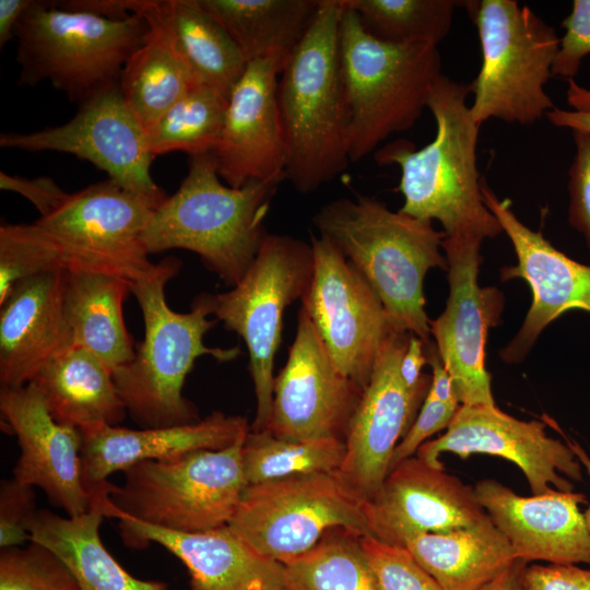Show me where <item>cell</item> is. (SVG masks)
<instances>
[{"label": "cell", "instance_id": "obj_1", "mask_svg": "<svg viewBox=\"0 0 590 590\" xmlns=\"http://www.w3.org/2000/svg\"><path fill=\"white\" fill-rule=\"evenodd\" d=\"M470 84L440 74L430 90L427 108L436 123L432 142L415 150L397 140L378 150L380 165H398V190L404 197L399 210L411 216L438 221L446 237L494 238L503 228L486 206L476 164L481 125L472 117L467 98Z\"/></svg>", "mask_w": 590, "mask_h": 590}, {"label": "cell", "instance_id": "obj_2", "mask_svg": "<svg viewBox=\"0 0 590 590\" xmlns=\"http://www.w3.org/2000/svg\"><path fill=\"white\" fill-rule=\"evenodd\" d=\"M341 0H319L278 82L287 148L286 179L302 193L332 181L350 164V110L342 76Z\"/></svg>", "mask_w": 590, "mask_h": 590}, {"label": "cell", "instance_id": "obj_3", "mask_svg": "<svg viewBox=\"0 0 590 590\" xmlns=\"http://www.w3.org/2000/svg\"><path fill=\"white\" fill-rule=\"evenodd\" d=\"M312 223L367 280L394 327L429 344L423 285L430 269L448 270L445 233L363 194L326 203Z\"/></svg>", "mask_w": 590, "mask_h": 590}, {"label": "cell", "instance_id": "obj_4", "mask_svg": "<svg viewBox=\"0 0 590 590\" xmlns=\"http://www.w3.org/2000/svg\"><path fill=\"white\" fill-rule=\"evenodd\" d=\"M180 269L174 257L160 262L150 278L131 283L144 321V339L133 358L114 371L118 394L132 420L143 428L167 427L199 421L196 406L182 396L186 377L197 358L235 359L240 349L209 347L203 337L216 323L210 319L205 294L198 295L188 312L173 310L165 297L166 283Z\"/></svg>", "mask_w": 590, "mask_h": 590}, {"label": "cell", "instance_id": "obj_5", "mask_svg": "<svg viewBox=\"0 0 590 590\" xmlns=\"http://www.w3.org/2000/svg\"><path fill=\"white\" fill-rule=\"evenodd\" d=\"M220 179L211 153L190 156L187 176L154 211L142 243L149 255L192 251L233 287L268 235L263 223L278 185L251 180L233 188Z\"/></svg>", "mask_w": 590, "mask_h": 590}, {"label": "cell", "instance_id": "obj_6", "mask_svg": "<svg viewBox=\"0 0 590 590\" xmlns=\"http://www.w3.org/2000/svg\"><path fill=\"white\" fill-rule=\"evenodd\" d=\"M342 7L339 48L350 110L349 152L350 161L358 162L390 134L415 125L441 62L437 46L380 40Z\"/></svg>", "mask_w": 590, "mask_h": 590}, {"label": "cell", "instance_id": "obj_7", "mask_svg": "<svg viewBox=\"0 0 590 590\" xmlns=\"http://www.w3.org/2000/svg\"><path fill=\"white\" fill-rule=\"evenodd\" d=\"M148 31V21L135 13L115 20L32 0L14 30L19 84L34 86L47 80L80 104L119 82Z\"/></svg>", "mask_w": 590, "mask_h": 590}, {"label": "cell", "instance_id": "obj_8", "mask_svg": "<svg viewBox=\"0 0 590 590\" xmlns=\"http://www.w3.org/2000/svg\"><path fill=\"white\" fill-rule=\"evenodd\" d=\"M245 438L221 450L135 463L123 471V483L94 505L104 517L127 516L170 531L191 533L226 526L247 486Z\"/></svg>", "mask_w": 590, "mask_h": 590}, {"label": "cell", "instance_id": "obj_9", "mask_svg": "<svg viewBox=\"0 0 590 590\" xmlns=\"http://www.w3.org/2000/svg\"><path fill=\"white\" fill-rule=\"evenodd\" d=\"M477 28L482 64L470 84V111L528 126L555 108L545 91L559 48L555 30L516 0L464 1Z\"/></svg>", "mask_w": 590, "mask_h": 590}, {"label": "cell", "instance_id": "obj_10", "mask_svg": "<svg viewBox=\"0 0 590 590\" xmlns=\"http://www.w3.org/2000/svg\"><path fill=\"white\" fill-rule=\"evenodd\" d=\"M312 273L310 244L268 233L250 268L235 286L219 294L204 293L211 316L236 332L247 346L257 401L250 430L268 427L283 314L305 295Z\"/></svg>", "mask_w": 590, "mask_h": 590}, {"label": "cell", "instance_id": "obj_11", "mask_svg": "<svg viewBox=\"0 0 590 590\" xmlns=\"http://www.w3.org/2000/svg\"><path fill=\"white\" fill-rule=\"evenodd\" d=\"M228 526L259 554L283 565L310 551L333 528L369 535L362 503L334 473L247 485Z\"/></svg>", "mask_w": 590, "mask_h": 590}, {"label": "cell", "instance_id": "obj_12", "mask_svg": "<svg viewBox=\"0 0 590 590\" xmlns=\"http://www.w3.org/2000/svg\"><path fill=\"white\" fill-rule=\"evenodd\" d=\"M157 209L114 179L69 193L63 203L35 223L61 246L67 271L116 276L130 284L160 267L149 259L142 235Z\"/></svg>", "mask_w": 590, "mask_h": 590}, {"label": "cell", "instance_id": "obj_13", "mask_svg": "<svg viewBox=\"0 0 590 590\" xmlns=\"http://www.w3.org/2000/svg\"><path fill=\"white\" fill-rule=\"evenodd\" d=\"M310 238L314 273L302 306L334 366L364 389L382 344L399 329L367 280L343 253L321 236Z\"/></svg>", "mask_w": 590, "mask_h": 590}, {"label": "cell", "instance_id": "obj_14", "mask_svg": "<svg viewBox=\"0 0 590 590\" xmlns=\"http://www.w3.org/2000/svg\"><path fill=\"white\" fill-rule=\"evenodd\" d=\"M0 146L26 152L55 151L88 161L121 186L153 202L166 199L151 176L146 130L119 87L108 85L80 103L68 122L28 133H1Z\"/></svg>", "mask_w": 590, "mask_h": 590}, {"label": "cell", "instance_id": "obj_15", "mask_svg": "<svg viewBox=\"0 0 590 590\" xmlns=\"http://www.w3.org/2000/svg\"><path fill=\"white\" fill-rule=\"evenodd\" d=\"M482 243L471 236L442 240L449 296L444 311L429 322L430 335L452 378L460 405L496 404L485 368V344L489 329L500 319L504 296L496 287L479 284Z\"/></svg>", "mask_w": 590, "mask_h": 590}, {"label": "cell", "instance_id": "obj_16", "mask_svg": "<svg viewBox=\"0 0 590 590\" xmlns=\"http://www.w3.org/2000/svg\"><path fill=\"white\" fill-rule=\"evenodd\" d=\"M546 423L516 418L489 404L460 405L446 432L424 442L416 457L442 469L441 453L461 459L489 455L516 464L532 495L550 489L573 491L582 480L583 468L565 441L547 435Z\"/></svg>", "mask_w": 590, "mask_h": 590}, {"label": "cell", "instance_id": "obj_17", "mask_svg": "<svg viewBox=\"0 0 590 590\" xmlns=\"http://www.w3.org/2000/svg\"><path fill=\"white\" fill-rule=\"evenodd\" d=\"M409 337L410 332L396 330L382 344L344 437L345 456L334 475L362 504L379 489L398 444L426 398L409 392L400 377Z\"/></svg>", "mask_w": 590, "mask_h": 590}, {"label": "cell", "instance_id": "obj_18", "mask_svg": "<svg viewBox=\"0 0 590 590\" xmlns=\"http://www.w3.org/2000/svg\"><path fill=\"white\" fill-rule=\"evenodd\" d=\"M297 320L286 364L274 378L267 430L287 440L344 439L364 389L334 366L303 306Z\"/></svg>", "mask_w": 590, "mask_h": 590}, {"label": "cell", "instance_id": "obj_19", "mask_svg": "<svg viewBox=\"0 0 590 590\" xmlns=\"http://www.w3.org/2000/svg\"><path fill=\"white\" fill-rule=\"evenodd\" d=\"M362 506L369 535L400 546L413 535L448 533L489 519L474 486L416 456L393 465Z\"/></svg>", "mask_w": 590, "mask_h": 590}, {"label": "cell", "instance_id": "obj_20", "mask_svg": "<svg viewBox=\"0 0 590 590\" xmlns=\"http://www.w3.org/2000/svg\"><path fill=\"white\" fill-rule=\"evenodd\" d=\"M482 194L517 256V264L500 270L502 279H521L532 292V303L521 328L499 352L504 362L519 363L541 332L563 314L573 309L590 312V266L567 257L541 232L526 226L511 210L509 200L498 199L485 181Z\"/></svg>", "mask_w": 590, "mask_h": 590}, {"label": "cell", "instance_id": "obj_21", "mask_svg": "<svg viewBox=\"0 0 590 590\" xmlns=\"http://www.w3.org/2000/svg\"><path fill=\"white\" fill-rule=\"evenodd\" d=\"M283 66L279 58L248 62L231 93L220 141L211 153L229 187L251 180L279 186L286 179L287 148L278 104Z\"/></svg>", "mask_w": 590, "mask_h": 590}, {"label": "cell", "instance_id": "obj_22", "mask_svg": "<svg viewBox=\"0 0 590 590\" xmlns=\"http://www.w3.org/2000/svg\"><path fill=\"white\" fill-rule=\"evenodd\" d=\"M0 412L20 447L13 477L42 488L49 502L67 516L87 512L92 495L82 473L80 430L55 421L32 382L16 388L1 387Z\"/></svg>", "mask_w": 590, "mask_h": 590}, {"label": "cell", "instance_id": "obj_23", "mask_svg": "<svg viewBox=\"0 0 590 590\" xmlns=\"http://www.w3.org/2000/svg\"><path fill=\"white\" fill-rule=\"evenodd\" d=\"M474 492L517 559L590 565V534L580 510L583 494L550 489L521 496L493 479L479 481Z\"/></svg>", "mask_w": 590, "mask_h": 590}, {"label": "cell", "instance_id": "obj_24", "mask_svg": "<svg viewBox=\"0 0 590 590\" xmlns=\"http://www.w3.org/2000/svg\"><path fill=\"white\" fill-rule=\"evenodd\" d=\"M116 519L126 546L141 550L154 542L180 559L192 590H285L284 565L259 554L228 524L189 533Z\"/></svg>", "mask_w": 590, "mask_h": 590}, {"label": "cell", "instance_id": "obj_25", "mask_svg": "<svg viewBox=\"0 0 590 590\" xmlns=\"http://www.w3.org/2000/svg\"><path fill=\"white\" fill-rule=\"evenodd\" d=\"M246 417L214 411L197 422L167 427L130 429L97 425L80 429L84 483L91 488L131 465L167 460L197 450H221L246 437Z\"/></svg>", "mask_w": 590, "mask_h": 590}, {"label": "cell", "instance_id": "obj_26", "mask_svg": "<svg viewBox=\"0 0 590 590\" xmlns=\"http://www.w3.org/2000/svg\"><path fill=\"white\" fill-rule=\"evenodd\" d=\"M66 270L17 284L0 310V384H28L52 358L73 346L63 309Z\"/></svg>", "mask_w": 590, "mask_h": 590}, {"label": "cell", "instance_id": "obj_27", "mask_svg": "<svg viewBox=\"0 0 590 590\" xmlns=\"http://www.w3.org/2000/svg\"><path fill=\"white\" fill-rule=\"evenodd\" d=\"M132 12L144 17L149 31L125 63L119 87L125 102L148 131L198 82L153 0H132Z\"/></svg>", "mask_w": 590, "mask_h": 590}, {"label": "cell", "instance_id": "obj_28", "mask_svg": "<svg viewBox=\"0 0 590 590\" xmlns=\"http://www.w3.org/2000/svg\"><path fill=\"white\" fill-rule=\"evenodd\" d=\"M30 382L39 390L55 421L79 430L116 426L127 414L113 373L81 347L72 346L52 358Z\"/></svg>", "mask_w": 590, "mask_h": 590}, {"label": "cell", "instance_id": "obj_29", "mask_svg": "<svg viewBox=\"0 0 590 590\" xmlns=\"http://www.w3.org/2000/svg\"><path fill=\"white\" fill-rule=\"evenodd\" d=\"M404 546L444 590H487L518 560L491 518L448 533L413 535Z\"/></svg>", "mask_w": 590, "mask_h": 590}, {"label": "cell", "instance_id": "obj_30", "mask_svg": "<svg viewBox=\"0 0 590 590\" xmlns=\"http://www.w3.org/2000/svg\"><path fill=\"white\" fill-rule=\"evenodd\" d=\"M104 515L94 505L76 517L37 509L27 523L31 541L51 551L69 569L80 590H167V583L129 574L104 546Z\"/></svg>", "mask_w": 590, "mask_h": 590}, {"label": "cell", "instance_id": "obj_31", "mask_svg": "<svg viewBox=\"0 0 590 590\" xmlns=\"http://www.w3.org/2000/svg\"><path fill=\"white\" fill-rule=\"evenodd\" d=\"M130 285L105 274L67 270L64 273L63 309L73 346L93 353L113 374L128 364L135 352L122 315Z\"/></svg>", "mask_w": 590, "mask_h": 590}, {"label": "cell", "instance_id": "obj_32", "mask_svg": "<svg viewBox=\"0 0 590 590\" xmlns=\"http://www.w3.org/2000/svg\"><path fill=\"white\" fill-rule=\"evenodd\" d=\"M227 32L247 62L286 61L310 25L319 0H198Z\"/></svg>", "mask_w": 590, "mask_h": 590}, {"label": "cell", "instance_id": "obj_33", "mask_svg": "<svg viewBox=\"0 0 590 590\" xmlns=\"http://www.w3.org/2000/svg\"><path fill=\"white\" fill-rule=\"evenodd\" d=\"M153 3L198 82L229 98L248 62L223 26L198 0Z\"/></svg>", "mask_w": 590, "mask_h": 590}, {"label": "cell", "instance_id": "obj_34", "mask_svg": "<svg viewBox=\"0 0 590 590\" xmlns=\"http://www.w3.org/2000/svg\"><path fill=\"white\" fill-rule=\"evenodd\" d=\"M358 532L333 528L284 565L285 590H377Z\"/></svg>", "mask_w": 590, "mask_h": 590}, {"label": "cell", "instance_id": "obj_35", "mask_svg": "<svg viewBox=\"0 0 590 590\" xmlns=\"http://www.w3.org/2000/svg\"><path fill=\"white\" fill-rule=\"evenodd\" d=\"M346 451L337 437L303 440L282 439L269 430H249L243 445V465L247 485L294 475L335 473Z\"/></svg>", "mask_w": 590, "mask_h": 590}, {"label": "cell", "instance_id": "obj_36", "mask_svg": "<svg viewBox=\"0 0 590 590\" xmlns=\"http://www.w3.org/2000/svg\"><path fill=\"white\" fill-rule=\"evenodd\" d=\"M227 103L228 98L215 88L194 86L146 131L152 155L212 153L220 141Z\"/></svg>", "mask_w": 590, "mask_h": 590}, {"label": "cell", "instance_id": "obj_37", "mask_svg": "<svg viewBox=\"0 0 590 590\" xmlns=\"http://www.w3.org/2000/svg\"><path fill=\"white\" fill-rule=\"evenodd\" d=\"M374 37L393 44H438L449 34L455 0H342Z\"/></svg>", "mask_w": 590, "mask_h": 590}, {"label": "cell", "instance_id": "obj_38", "mask_svg": "<svg viewBox=\"0 0 590 590\" xmlns=\"http://www.w3.org/2000/svg\"><path fill=\"white\" fill-rule=\"evenodd\" d=\"M61 269V246L45 228L35 222L0 225V306L21 282Z\"/></svg>", "mask_w": 590, "mask_h": 590}, {"label": "cell", "instance_id": "obj_39", "mask_svg": "<svg viewBox=\"0 0 590 590\" xmlns=\"http://www.w3.org/2000/svg\"><path fill=\"white\" fill-rule=\"evenodd\" d=\"M0 590H80L66 565L47 547L30 541L25 547L0 552Z\"/></svg>", "mask_w": 590, "mask_h": 590}, {"label": "cell", "instance_id": "obj_40", "mask_svg": "<svg viewBox=\"0 0 590 590\" xmlns=\"http://www.w3.org/2000/svg\"><path fill=\"white\" fill-rule=\"evenodd\" d=\"M361 545L377 590H444L405 546L388 544L371 535H362Z\"/></svg>", "mask_w": 590, "mask_h": 590}, {"label": "cell", "instance_id": "obj_41", "mask_svg": "<svg viewBox=\"0 0 590 590\" xmlns=\"http://www.w3.org/2000/svg\"><path fill=\"white\" fill-rule=\"evenodd\" d=\"M575 154L568 169V222L590 249V133L573 131Z\"/></svg>", "mask_w": 590, "mask_h": 590}, {"label": "cell", "instance_id": "obj_42", "mask_svg": "<svg viewBox=\"0 0 590 590\" xmlns=\"http://www.w3.org/2000/svg\"><path fill=\"white\" fill-rule=\"evenodd\" d=\"M34 487L14 477L0 485V547H13L31 541L27 523L36 512Z\"/></svg>", "mask_w": 590, "mask_h": 590}, {"label": "cell", "instance_id": "obj_43", "mask_svg": "<svg viewBox=\"0 0 590 590\" xmlns=\"http://www.w3.org/2000/svg\"><path fill=\"white\" fill-rule=\"evenodd\" d=\"M564 35L552 73L575 80L582 60L590 55V0H574L570 13L562 21Z\"/></svg>", "mask_w": 590, "mask_h": 590}, {"label": "cell", "instance_id": "obj_44", "mask_svg": "<svg viewBox=\"0 0 590 590\" xmlns=\"http://www.w3.org/2000/svg\"><path fill=\"white\" fill-rule=\"evenodd\" d=\"M459 406V403L441 402L426 396L414 422L393 452L390 469L400 461L415 456L427 438L446 429Z\"/></svg>", "mask_w": 590, "mask_h": 590}, {"label": "cell", "instance_id": "obj_45", "mask_svg": "<svg viewBox=\"0 0 590 590\" xmlns=\"http://www.w3.org/2000/svg\"><path fill=\"white\" fill-rule=\"evenodd\" d=\"M522 585L524 590H590V570L575 564H527Z\"/></svg>", "mask_w": 590, "mask_h": 590}, {"label": "cell", "instance_id": "obj_46", "mask_svg": "<svg viewBox=\"0 0 590 590\" xmlns=\"http://www.w3.org/2000/svg\"><path fill=\"white\" fill-rule=\"evenodd\" d=\"M0 188L26 198L38 210L40 217L52 213L69 196L50 177L25 178L3 170L0 172Z\"/></svg>", "mask_w": 590, "mask_h": 590}, {"label": "cell", "instance_id": "obj_47", "mask_svg": "<svg viewBox=\"0 0 590 590\" xmlns=\"http://www.w3.org/2000/svg\"><path fill=\"white\" fill-rule=\"evenodd\" d=\"M426 363L425 343L415 334L410 333L399 366L401 380L409 392L422 397L427 396L430 376L422 373V368Z\"/></svg>", "mask_w": 590, "mask_h": 590}, {"label": "cell", "instance_id": "obj_48", "mask_svg": "<svg viewBox=\"0 0 590 590\" xmlns=\"http://www.w3.org/2000/svg\"><path fill=\"white\" fill-rule=\"evenodd\" d=\"M52 3L68 11L85 12L102 17L122 20L134 14L132 0H66Z\"/></svg>", "mask_w": 590, "mask_h": 590}, {"label": "cell", "instance_id": "obj_49", "mask_svg": "<svg viewBox=\"0 0 590 590\" xmlns=\"http://www.w3.org/2000/svg\"><path fill=\"white\" fill-rule=\"evenodd\" d=\"M427 364L432 368L430 386L427 396L441 402H456L459 399L451 376L446 369L435 343L430 342L425 345Z\"/></svg>", "mask_w": 590, "mask_h": 590}, {"label": "cell", "instance_id": "obj_50", "mask_svg": "<svg viewBox=\"0 0 590 590\" xmlns=\"http://www.w3.org/2000/svg\"><path fill=\"white\" fill-rule=\"evenodd\" d=\"M32 0H0V47L14 39V30Z\"/></svg>", "mask_w": 590, "mask_h": 590}, {"label": "cell", "instance_id": "obj_51", "mask_svg": "<svg viewBox=\"0 0 590 590\" xmlns=\"http://www.w3.org/2000/svg\"><path fill=\"white\" fill-rule=\"evenodd\" d=\"M545 117L555 127L590 133V111H577L555 107Z\"/></svg>", "mask_w": 590, "mask_h": 590}, {"label": "cell", "instance_id": "obj_52", "mask_svg": "<svg viewBox=\"0 0 590 590\" xmlns=\"http://www.w3.org/2000/svg\"><path fill=\"white\" fill-rule=\"evenodd\" d=\"M546 424L551 425L555 428V430L559 432L560 435L564 437L565 442L568 445V447L571 449L574 455L577 457L579 462L581 463L583 470L587 472L589 482H590V456L587 453V451L574 439L566 436V434L558 427V425L550 417H545ZM585 522L588 529V532L590 534V502L588 504L587 509L583 512Z\"/></svg>", "mask_w": 590, "mask_h": 590}, {"label": "cell", "instance_id": "obj_53", "mask_svg": "<svg viewBox=\"0 0 590 590\" xmlns=\"http://www.w3.org/2000/svg\"><path fill=\"white\" fill-rule=\"evenodd\" d=\"M566 102L573 110L590 111V90L568 80Z\"/></svg>", "mask_w": 590, "mask_h": 590}, {"label": "cell", "instance_id": "obj_54", "mask_svg": "<svg viewBox=\"0 0 590 590\" xmlns=\"http://www.w3.org/2000/svg\"><path fill=\"white\" fill-rule=\"evenodd\" d=\"M526 565L524 562L518 559L488 590H524L522 571Z\"/></svg>", "mask_w": 590, "mask_h": 590}]
</instances>
